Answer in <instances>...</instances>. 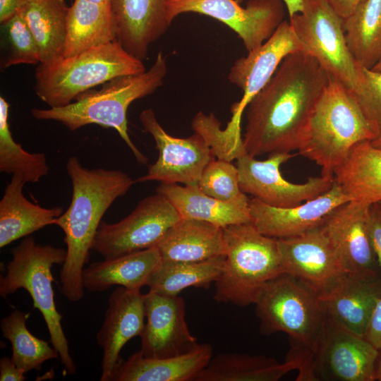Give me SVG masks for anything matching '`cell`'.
I'll return each mask as SVG.
<instances>
[{"label": "cell", "instance_id": "cell-37", "mask_svg": "<svg viewBox=\"0 0 381 381\" xmlns=\"http://www.w3.org/2000/svg\"><path fill=\"white\" fill-rule=\"evenodd\" d=\"M1 25L4 28L9 47L8 54L1 64V67L8 68L18 64H40L38 45L21 15L16 13Z\"/></svg>", "mask_w": 381, "mask_h": 381}, {"label": "cell", "instance_id": "cell-7", "mask_svg": "<svg viewBox=\"0 0 381 381\" xmlns=\"http://www.w3.org/2000/svg\"><path fill=\"white\" fill-rule=\"evenodd\" d=\"M11 253L6 274L0 277V296L6 298L19 289L28 292L33 308L40 310L44 320L52 345L58 351L65 372L75 374L76 365L69 352L61 325L63 316L56 309L52 286V267L64 263L66 250L38 244L32 236H26Z\"/></svg>", "mask_w": 381, "mask_h": 381}, {"label": "cell", "instance_id": "cell-40", "mask_svg": "<svg viewBox=\"0 0 381 381\" xmlns=\"http://www.w3.org/2000/svg\"><path fill=\"white\" fill-rule=\"evenodd\" d=\"M365 338L377 349L381 350V298L374 310Z\"/></svg>", "mask_w": 381, "mask_h": 381}, {"label": "cell", "instance_id": "cell-46", "mask_svg": "<svg viewBox=\"0 0 381 381\" xmlns=\"http://www.w3.org/2000/svg\"><path fill=\"white\" fill-rule=\"evenodd\" d=\"M370 143L374 147L381 149V135L371 140Z\"/></svg>", "mask_w": 381, "mask_h": 381}, {"label": "cell", "instance_id": "cell-11", "mask_svg": "<svg viewBox=\"0 0 381 381\" xmlns=\"http://www.w3.org/2000/svg\"><path fill=\"white\" fill-rule=\"evenodd\" d=\"M181 219L169 200L157 193L140 200L119 222H101L92 250L104 259H112L157 246L167 231Z\"/></svg>", "mask_w": 381, "mask_h": 381}, {"label": "cell", "instance_id": "cell-16", "mask_svg": "<svg viewBox=\"0 0 381 381\" xmlns=\"http://www.w3.org/2000/svg\"><path fill=\"white\" fill-rule=\"evenodd\" d=\"M277 242L283 272L306 284L319 298L333 291L347 274L321 226Z\"/></svg>", "mask_w": 381, "mask_h": 381}, {"label": "cell", "instance_id": "cell-27", "mask_svg": "<svg viewBox=\"0 0 381 381\" xmlns=\"http://www.w3.org/2000/svg\"><path fill=\"white\" fill-rule=\"evenodd\" d=\"M25 181L13 174L0 201V248L39 229L55 224L62 207H42L29 201L23 193Z\"/></svg>", "mask_w": 381, "mask_h": 381}, {"label": "cell", "instance_id": "cell-2", "mask_svg": "<svg viewBox=\"0 0 381 381\" xmlns=\"http://www.w3.org/2000/svg\"><path fill=\"white\" fill-rule=\"evenodd\" d=\"M66 171L73 186L71 202L54 224L63 230L66 245L59 274L61 291L68 301L77 302L84 295L82 272L101 219L116 199L135 182L119 170L85 168L75 156L68 158Z\"/></svg>", "mask_w": 381, "mask_h": 381}, {"label": "cell", "instance_id": "cell-24", "mask_svg": "<svg viewBox=\"0 0 381 381\" xmlns=\"http://www.w3.org/2000/svg\"><path fill=\"white\" fill-rule=\"evenodd\" d=\"M162 260L199 262L225 256L223 228L213 224L181 219L157 245Z\"/></svg>", "mask_w": 381, "mask_h": 381}, {"label": "cell", "instance_id": "cell-4", "mask_svg": "<svg viewBox=\"0 0 381 381\" xmlns=\"http://www.w3.org/2000/svg\"><path fill=\"white\" fill-rule=\"evenodd\" d=\"M377 137L351 92L331 76L298 150L321 167V175L334 177L355 145Z\"/></svg>", "mask_w": 381, "mask_h": 381}, {"label": "cell", "instance_id": "cell-6", "mask_svg": "<svg viewBox=\"0 0 381 381\" xmlns=\"http://www.w3.org/2000/svg\"><path fill=\"white\" fill-rule=\"evenodd\" d=\"M223 229L224 265L214 299L238 306L255 304L265 285L283 273L277 239L262 234L252 223Z\"/></svg>", "mask_w": 381, "mask_h": 381}, {"label": "cell", "instance_id": "cell-23", "mask_svg": "<svg viewBox=\"0 0 381 381\" xmlns=\"http://www.w3.org/2000/svg\"><path fill=\"white\" fill-rule=\"evenodd\" d=\"M209 344H200L187 353L163 358L144 357L140 351L117 365L114 381H192L212 358Z\"/></svg>", "mask_w": 381, "mask_h": 381}, {"label": "cell", "instance_id": "cell-38", "mask_svg": "<svg viewBox=\"0 0 381 381\" xmlns=\"http://www.w3.org/2000/svg\"><path fill=\"white\" fill-rule=\"evenodd\" d=\"M363 90L356 99L366 119L381 135V71L361 66Z\"/></svg>", "mask_w": 381, "mask_h": 381}, {"label": "cell", "instance_id": "cell-21", "mask_svg": "<svg viewBox=\"0 0 381 381\" xmlns=\"http://www.w3.org/2000/svg\"><path fill=\"white\" fill-rule=\"evenodd\" d=\"M380 298L381 272H378L347 273L333 291L320 300L327 317L365 337Z\"/></svg>", "mask_w": 381, "mask_h": 381}, {"label": "cell", "instance_id": "cell-47", "mask_svg": "<svg viewBox=\"0 0 381 381\" xmlns=\"http://www.w3.org/2000/svg\"><path fill=\"white\" fill-rule=\"evenodd\" d=\"M88 1L98 4H111L112 0H87Z\"/></svg>", "mask_w": 381, "mask_h": 381}, {"label": "cell", "instance_id": "cell-17", "mask_svg": "<svg viewBox=\"0 0 381 381\" xmlns=\"http://www.w3.org/2000/svg\"><path fill=\"white\" fill-rule=\"evenodd\" d=\"M146 322L141 335L140 353L145 358L179 356L197 349L200 344L186 321L182 297L149 291L144 294Z\"/></svg>", "mask_w": 381, "mask_h": 381}, {"label": "cell", "instance_id": "cell-36", "mask_svg": "<svg viewBox=\"0 0 381 381\" xmlns=\"http://www.w3.org/2000/svg\"><path fill=\"white\" fill-rule=\"evenodd\" d=\"M198 186L205 194L223 202L249 205L239 185L237 167L231 162L213 159L204 169Z\"/></svg>", "mask_w": 381, "mask_h": 381}, {"label": "cell", "instance_id": "cell-50", "mask_svg": "<svg viewBox=\"0 0 381 381\" xmlns=\"http://www.w3.org/2000/svg\"><path fill=\"white\" fill-rule=\"evenodd\" d=\"M168 1H173V0H168Z\"/></svg>", "mask_w": 381, "mask_h": 381}, {"label": "cell", "instance_id": "cell-14", "mask_svg": "<svg viewBox=\"0 0 381 381\" xmlns=\"http://www.w3.org/2000/svg\"><path fill=\"white\" fill-rule=\"evenodd\" d=\"M145 132L149 133L159 151L157 160L149 166L146 175L135 182L157 181L164 183L198 185L202 173L215 156L201 135L176 138L159 124L152 109L143 110L139 116Z\"/></svg>", "mask_w": 381, "mask_h": 381}, {"label": "cell", "instance_id": "cell-5", "mask_svg": "<svg viewBox=\"0 0 381 381\" xmlns=\"http://www.w3.org/2000/svg\"><path fill=\"white\" fill-rule=\"evenodd\" d=\"M145 70L143 61L115 40L49 64H38L35 91L49 107H60L114 78Z\"/></svg>", "mask_w": 381, "mask_h": 381}, {"label": "cell", "instance_id": "cell-28", "mask_svg": "<svg viewBox=\"0 0 381 381\" xmlns=\"http://www.w3.org/2000/svg\"><path fill=\"white\" fill-rule=\"evenodd\" d=\"M157 193L169 200L182 219L204 221L222 228L252 223L249 205L221 201L205 194L198 185L161 183Z\"/></svg>", "mask_w": 381, "mask_h": 381}, {"label": "cell", "instance_id": "cell-19", "mask_svg": "<svg viewBox=\"0 0 381 381\" xmlns=\"http://www.w3.org/2000/svg\"><path fill=\"white\" fill-rule=\"evenodd\" d=\"M349 200L334 181L325 193L295 207H272L253 198L249 201V210L252 224L260 233L274 238H286L320 227L332 210Z\"/></svg>", "mask_w": 381, "mask_h": 381}, {"label": "cell", "instance_id": "cell-49", "mask_svg": "<svg viewBox=\"0 0 381 381\" xmlns=\"http://www.w3.org/2000/svg\"><path fill=\"white\" fill-rule=\"evenodd\" d=\"M237 2L238 3H241L243 1V0H236Z\"/></svg>", "mask_w": 381, "mask_h": 381}, {"label": "cell", "instance_id": "cell-25", "mask_svg": "<svg viewBox=\"0 0 381 381\" xmlns=\"http://www.w3.org/2000/svg\"><path fill=\"white\" fill-rule=\"evenodd\" d=\"M162 258L157 246L112 259L92 262L82 272L84 289L103 291L119 285L130 290H140Z\"/></svg>", "mask_w": 381, "mask_h": 381}, {"label": "cell", "instance_id": "cell-3", "mask_svg": "<svg viewBox=\"0 0 381 381\" xmlns=\"http://www.w3.org/2000/svg\"><path fill=\"white\" fill-rule=\"evenodd\" d=\"M168 71L167 61L159 52L148 70L119 76L90 90L75 102L60 107L34 108L31 114L37 120H52L73 131L89 124L114 128L140 164L147 158L136 147L128 132L127 111L136 99L153 93L162 85Z\"/></svg>", "mask_w": 381, "mask_h": 381}, {"label": "cell", "instance_id": "cell-30", "mask_svg": "<svg viewBox=\"0 0 381 381\" xmlns=\"http://www.w3.org/2000/svg\"><path fill=\"white\" fill-rule=\"evenodd\" d=\"M69 6L64 0H23L16 13L23 18L39 47L40 64L63 56Z\"/></svg>", "mask_w": 381, "mask_h": 381}, {"label": "cell", "instance_id": "cell-26", "mask_svg": "<svg viewBox=\"0 0 381 381\" xmlns=\"http://www.w3.org/2000/svg\"><path fill=\"white\" fill-rule=\"evenodd\" d=\"M283 363L265 356L246 353H222L212 357L195 381H277L304 361L301 353L293 350Z\"/></svg>", "mask_w": 381, "mask_h": 381}, {"label": "cell", "instance_id": "cell-35", "mask_svg": "<svg viewBox=\"0 0 381 381\" xmlns=\"http://www.w3.org/2000/svg\"><path fill=\"white\" fill-rule=\"evenodd\" d=\"M9 104L0 97V171L36 183L49 172L44 153H30L13 138L8 122Z\"/></svg>", "mask_w": 381, "mask_h": 381}, {"label": "cell", "instance_id": "cell-12", "mask_svg": "<svg viewBox=\"0 0 381 381\" xmlns=\"http://www.w3.org/2000/svg\"><path fill=\"white\" fill-rule=\"evenodd\" d=\"M282 0H249L246 7L236 0H173L167 2L170 23L183 13H197L212 17L232 29L248 52L268 40L282 23Z\"/></svg>", "mask_w": 381, "mask_h": 381}, {"label": "cell", "instance_id": "cell-18", "mask_svg": "<svg viewBox=\"0 0 381 381\" xmlns=\"http://www.w3.org/2000/svg\"><path fill=\"white\" fill-rule=\"evenodd\" d=\"M369 205L349 200L332 210L321 226L347 273L381 272L370 236Z\"/></svg>", "mask_w": 381, "mask_h": 381}, {"label": "cell", "instance_id": "cell-31", "mask_svg": "<svg viewBox=\"0 0 381 381\" xmlns=\"http://www.w3.org/2000/svg\"><path fill=\"white\" fill-rule=\"evenodd\" d=\"M334 180L351 200L370 205L381 201V149L361 142L334 173Z\"/></svg>", "mask_w": 381, "mask_h": 381}, {"label": "cell", "instance_id": "cell-9", "mask_svg": "<svg viewBox=\"0 0 381 381\" xmlns=\"http://www.w3.org/2000/svg\"><path fill=\"white\" fill-rule=\"evenodd\" d=\"M298 368L296 380L374 381L380 351L329 317Z\"/></svg>", "mask_w": 381, "mask_h": 381}, {"label": "cell", "instance_id": "cell-22", "mask_svg": "<svg viewBox=\"0 0 381 381\" xmlns=\"http://www.w3.org/2000/svg\"><path fill=\"white\" fill-rule=\"evenodd\" d=\"M168 0H112L116 40L131 54L143 61L150 46L167 30Z\"/></svg>", "mask_w": 381, "mask_h": 381}, {"label": "cell", "instance_id": "cell-10", "mask_svg": "<svg viewBox=\"0 0 381 381\" xmlns=\"http://www.w3.org/2000/svg\"><path fill=\"white\" fill-rule=\"evenodd\" d=\"M303 3L302 11L289 18V23L305 52L356 99L363 90V75L349 49L343 18L325 0H303Z\"/></svg>", "mask_w": 381, "mask_h": 381}, {"label": "cell", "instance_id": "cell-44", "mask_svg": "<svg viewBox=\"0 0 381 381\" xmlns=\"http://www.w3.org/2000/svg\"><path fill=\"white\" fill-rule=\"evenodd\" d=\"M286 10L288 11L289 18L292 17L295 14L299 13L303 10V0H282Z\"/></svg>", "mask_w": 381, "mask_h": 381}, {"label": "cell", "instance_id": "cell-45", "mask_svg": "<svg viewBox=\"0 0 381 381\" xmlns=\"http://www.w3.org/2000/svg\"><path fill=\"white\" fill-rule=\"evenodd\" d=\"M375 380L381 381V350L380 351V356L376 367Z\"/></svg>", "mask_w": 381, "mask_h": 381}, {"label": "cell", "instance_id": "cell-1", "mask_svg": "<svg viewBox=\"0 0 381 381\" xmlns=\"http://www.w3.org/2000/svg\"><path fill=\"white\" fill-rule=\"evenodd\" d=\"M330 77L306 52L286 56L246 109V153L255 157L298 150Z\"/></svg>", "mask_w": 381, "mask_h": 381}, {"label": "cell", "instance_id": "cell-42", "mask_svg": "<svg viewBox=\"0 0 381 381\" xmlns=\"http://www.w3.org/2000/svg\"><path fill=\"white\" fill-rule=\"evenodd\" d=\"M343 19L349 16L363 0H325Z\"/></svg>", "mask_w": 381, "mask_h": 381}, {"label": "cell", "instance_id": "cell-32", "mask_svg": "<svg viewBox=\"0 0 381 381\" xmlns=\"http://www.w3.org/2000/svg\"><path fill=\"white\" fill-rule=\"evenodd\" d=\"M225 256L199 262L161 260L151 274L149 291L167 296H178L187 288L208 289L219 278Z\"/></svg>", "mask_w": 381, "mask_h": 381}, {"label": "cell", "instance_id": "cell-15", "mask_svg": "<svg viewBox=\"0 0 381 381\" xmlns=\"http://www.w3.org/2000/svg\"><path fill=\"white\" fill-rule=\"evenodd\" d=\"M300 51L305 52V46L290 23L283 20L262 44L235 61L228 80L243 91V96L231 106L232 116L224 128L228 133L241 135V118L248 103L267 83L284 59Z\"/></svg>", "mask_w": 381, "mask_h": 381}, {"label": "cell", "instance_id": "cell-13", "mask_svg": "<svg viewBox=\"0 0 381 381\" xmlns=\"http://www.w3.org/2000/svg\"><path fill=\"white\" fill-rule=\"evenodd\" d=\"M296 154L276 152L265 160H258L247 153L236 159L239 185L244 193L276 207H291L312 200L329 190L334 177H310L303 183L285 179L280 167Z\"/></svg>", "mask_w": 381, "mask_h": 381}, {"label": "cell", "instance_id": "cell-39", "mask_svg": "<svg viewBox=\"0 0 381 381\" xmlns=\"http://www.w3.org/2000/svg\"><path fill=\"white\" fill-rule=\"evenodd\" d=\"M368 215L370 236L381 269V201L369 205Z\"/></svg>", "mask_w": 381, "mask_h": 381}, {"label": "cell", "instance_id": "cell-43", "mask_svg": "<svg viewBox=\"0 0 381 381\" xmlns=\"http://www.w3.org/2000/svg\"><path fill=\"white\" fill-rule=\"evenodd\" d=\"M23 0H0L1 24L13 16Z\"/></svg>", "mask_w": 381, "mask_h": 381}, {"label": "cell", "instance_id": "cell-8", "mask_svg": "<svg viewBox=\"0 0 381 381\" xmlns=\"http://www.w3.org/2000/svg\"><path fill=\"white\" fill-rule=\"evenodd\" d=\"M255 305L262 334L284 332L302 351L313 346L327 317L316 294L284 272L265 285Z\"/></svg>", "mask_w": 381, "mask_h": 381}, {"label": "cell", "instance_id": "cell-20", "mask_svg": "<svg viewBox=\"0 0 381 381\" xmlns=\"http://www.w3.org/2000/svg\"><path fill=\"white\" fill-rule=\"evenodd\" d=\"M140 290L124 287L115 289L108 300L103 325L96 339L102 349L101 381H111L121 361L120 352L135 337L140 336L145 326L144 294Z\"/></svg>", "mask_w": 381, "mask_h": 381}, {"label": "cell", "instance_id": "cell-29", "mask_svg": "<svg viewBox=\"0 0 381 381\" xmlns=\"http://www.w3.org/2000/svg\"><path fill=\"white\" fill-rule=\"evenodd\" d=\"M116 40V26L111 4L74 0L69 7L62 57Z\"/></svg>", "mask_w": 381, "mask_h": 381}, {"label": "cell", "instance_id": "cell-33", "mask_svg": "<svg viewBox=\"0 0 381 381\" xmlns=\"http://www.w3.org/2000/svg\"><path fill=\"white\" fill-rule=\"evenodd\" d=\"M343 28L356 61L372 68L381 57V0H363L343 19Z\"/></svg>", "mask_w": 381, "mask_h": 381}, {"label": "cell", "instance_id": "cell-48", "mask_svg": "<svg viewBox=\"0 0 381 381\" xmlns=\"http://www.w3.org/2000/svg\"><path fill=\"white\" fill-rule=\"evenodd\" d=\"M371 69L377 71H381V57L377 62V64Z\"/></svg>", "mask_w": 381, "mask_h": 381}, {"label": "cell", "instance_id": "cell-34", "mask_svg": "<svg viewBox=\"0 0 381 381\" xmlns=\"http://www.w3.org/2000/svg\"><path fill=\"white\" fill-rule=\"evenodd\" d=\"M29 315L30 313L15 310L0 322L2 336L11 344V359L25 373L40 370L45 361L59 356L49 342L35 337L28 330L26 323Z\"/></svg>", "mask_w": 381, "mask_h": 381}, {"label": "cell", "instance_id": "cell-41", "mask_svg": "<svg viewBox=\"0 0 381 381\" xmlns=\"http://www.w3.org/2000/svg\"><path fill=\"white\" fill-rule=\"evenodd\" d=\"M25 374L11 358L4 356L0 359L1 381H23L26 380Z\"/></svg>", "mask_w": 381, "mask_h": 381}]
</instances>
